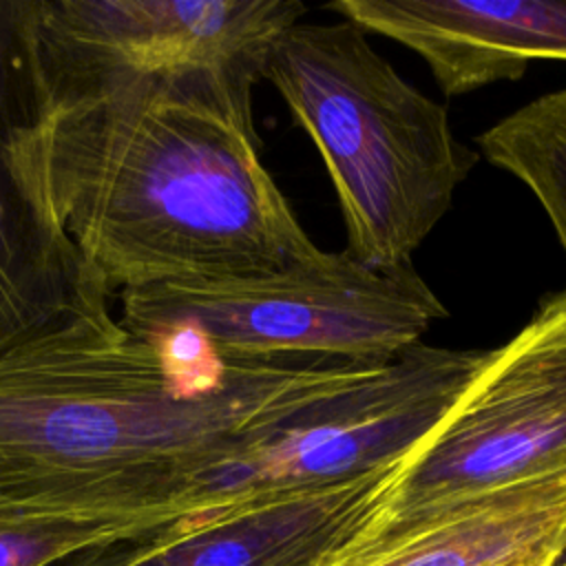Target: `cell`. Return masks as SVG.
Masks as SVG:
<instances>
[{
    "mask_svg": "<svg viewBox=\"0 0 566 566\" xmlns=\"http://www.w3.org/2000/svg\"><path fill=\"white\" fill-rule=\"evenodd\" d=\"M33 106L24 0H0V356L111 312V292L49 221L22 172L18 142Z\"/></svg>",
    "mask_w": 566,
    "mask_h": 566,
    "instance_id": "9c48e42d",
    "label": "cell"
},
{
    "mask_svg": "<svg viewBox=\"0 0 566 566\" xmlns=\"http://www.w3.org/2000/svg\"><path fill=\"white\" fill-rule=\"evenodd\" d=\"M566 557V473L436 506L336 566H559Z\"/></svg>",
    "mask_w": 566,
    "mask_h": 566,
    "instance_id": "8fae6325",
    "label": "cell"
},
{
    "mask_svg": "<svg viewBox=\"0 0 566 566\" xmlns=\"http://www.w3.org/2000/svg\"><path fill=\"white\" fill-rule=\"evenodd\" d=\"M559 566H566V557H564V559H562V562H559Z\"/></svg>",
    "mask_w": 566,
    "mask_h": 566,
    "instance_id": "5bb4252c",
    "label": "cell"
},
{
    "mask_svg": "<svg viewBox=\"0 0 566 566\" xmlns=\"http://www.w3.org/2000/svg\"><path fill=\"white\" fill-rule=\"evenodd\" d=\"M175 520L179 517L73 515L0 522V566H55L80 553L142 537Z\"/></svg>",
    "mask_w": 566,
    "mask_h": 566,
    "instance_id": "4fadbf2b",
    "label": "cell"
},
{
    "mask_svg": "<svg viewBox=\"0 0 566 566\" xmlns=\"http://www.w3.org/2000/svg\"><path fill=\"white\" fill-rule=\"evenodd\" d=\"M119 323L137 336L190 329L221 354H312L389 363L422 343L447 307L409 265L376 270L347 250L290 268L177 279L119 292Z\"/></svg>",
    "mask_w": 566,
    "mask_h": 566,
    "instance_id": "277c9868",
    "label": "cell"
},
{
    "mask_svg": "<svg viewBox=\"0 0 566 566\" xmlns=\"http://www.w3.org/2000/svg\"><path fill=\"white\" fill-rule=\"evenodd\" d=\"M555 473H566V290L489 352L451 411L398 460L332 566L436 506Z\"/></svg>",
    "mask_w": 566,
    "mask_h": 566,
    "instance_id": "5b68a950",
    "label": "cell"
},
{
    "mask_svg": "<svg viewBox=\"0 0 566 566\" xmlns=\"http://www.w3.org/2000/svg\"><path fill=\"white\" fill-rule=\"evenodd\" d=\"M301 0H24L38 102L190 69H263Z\"/></svg>",
    "mask_w": 566,
    "mask_h": 566,
    "instance_id": "8992f818",
    "label": "cell"
},
{
    "mask_svg": "<svg viewBox=\"0 0 566 566\" xmlns=\"http://www.w3.org/2000/svg\"><path fill=\"white\" fill-rule=\"evenodd\" d=\"M475 142L482 159L537 199L566 256V86L509 113Z\"/></svg>",
    "mask_w": 566,
    "mask_h": 566,
    "instance_id": "7c38bea8",
    "label": "cell"
},
{
    "mask_svg": "<svg viewBox=\"0 0 566 566\" xmlns=\"http://www.w3.org/2000/svg\"><path fill=\"white\" fill-rule=\"evenodd\" d=\"M263 80L314 142L347 230L376 270L411 265L482 159L447 108L411 86L349 20L296 22L270 46Z\"/></svg>",
    "mask_w": 566,
    "mask_h": 566,
    "instance_id": "3957f363",
    "label": "cell"
},
{
    "mask_svg": "<svg viewBox=\"0 0 566 566\" xmlns=\"http://www.w3.org/2000/svg\"><path fill=\"white\" fill-rule=\"evenodd\" d=\"M486 358L484 349L409 347L316 418L214 473L208 500L329 484L398 462L451 411Z\"/></svg>",
    "mask_w": 566,
    "mask_h": 566,
    "instance_id": "52a82bcc",
    "label": "cell"
},
{
    "mask_svg": "<svg viewBox=\"0 0 566 566\" xmlns=\"http://www.w3.org/2000/svg\"><path fill=\"white\" fill-rule=\"evenodd\" d=\"M387 363L221 354L111 312L0 356V522L181 517L214 473L323 413Z\"/></svg>",
    "mask_w": 566,
    "mask_h": 566,
    "instance_id": "6da1fadb",
    "label": "cell"
},
{
    "mask_svg": "<svg viewBox=\"0 0 566 566\" xmlns=\"http://www.w3.org/2000/svg\"><path fill=\"white\" fill-rule=\"evenodd\" d=\"M259 80V66L190 69L35 99L22 172L111 294L276 272L321 252L263 164Z\"/></svg>",
    "mask_w": 566,
    "mask_h": 566,
    "instance_id": "7a4b0ae2",
    "label": "cell"
},
{
    "mask_svg": "<svg viewBox=\"0 0 566 566\" xmlns=\"http://www.w3.org/2000/svg\"><path fill=\"white\" fill-rule=\"evenodd\" d=\"M327 9L411 49L449 97L520 80L533 60H566V0H334Z\"/></svg>",
    "mask_w": 566,
    "mask_h": 566,
    "instance_id": "30bf717a",
    "label": "cell"
},
{
    "mask_svg": "<svg viewBox=\"0 0 566 566\" xmlns=\"http://www.w3.org/2000/svg\"><path fill=\"white\" fill-rule=\"evenodd\" d=\"M396 464L329 484L237 495L55 566H332Z\"/></svg>",
    "mask_w": 566,
    "mask_h": 566,
    "instance_id": "ba28073f",
    "label": "cell"
}]
</instances>
